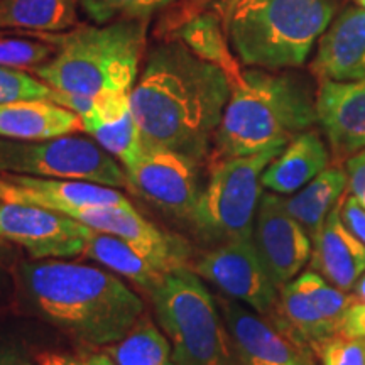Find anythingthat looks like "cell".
Masks as SVG:
<instances>
[{
	"label": "cell",
	"instance_id": "6da1fadb",
	"mask_svg": "<svg viewBox=\"0 0 365 365\" xmlns=\"http://www.w3.org/2000/svg\"><path fill=\"white\" fill-rule=\"evenodd\" d=\"M232 93L220 68L164 39L145 58L130 91L132 112L145 149H166L202 164L210 156Z\"/></svg>",
	"mask_w": 365,
	"mask_h": 365
},
{
	"label": "cell",
	"instance_id": "7a4b0ae2",
	"mask_svg": "<svg viewBox=\"0 0 365 365\" xmlns=\"http://www.w3.org/2000/svg\"><path fill=\"white\" fill-rule=\"evenodd\" d=\"M22 274L39 313L83 344H115L144 314L143 299L103 269L44 261L26 264Z\"/></svg>",
	"mask_w": 365,
	"mask_h": 365
},
{
	"label": "cell",
	"instance_id": "3957f363",
	"mask_svg": "<svg viewBox=\"0 0 365 365\" xmlns=\"http://www.w3.org/2000/svg\"><path fill=\"white\" fill-rule=\"evenodd\" d=\"M314 122L317 98L303 80L291 73L252 68L232 85L210 159L218 163L286 145Z\"/></svg>",
	"mask_w": 365,
	"mask_h": 365
},
{
	"label": "cell",
	"instance_id": "277c9868",
	"mask_svg": "<svg viewBox=\"0 0 365 365\" xmlns=\"http://www.w3.org/2000/svg\"><path fill=\"white\" fill-rule=\"evenodd\" d=\"M149 19H122L70 33L38 34L56 46L34 75L63 93L95 98L107 91H132L144 56Z\"/></svg>",
	"mask_w": 365,
	"mask_h": 365
},
{
	"label": "cell",
	"instance_id": "5b68a950",
	"mask_svg": "<svg viewBox=\"0 0 365 365\" xmlns=\"http://www.w3.org/2000/svg\"><path fill=\"white\" fill-rule=\"evenodd\" d=\"M222 16L242 65L277 71L307 63L331 24L335 0H234Z\"/></svg>",
	"mask_w": 365,
	"mask_h": 365
},
{
	"label": "cell",
	"instance_id": "8992f818",
	"mask_svg": "<svg viewBox=\"0 0 365 365\" xmlns=\"http://www.w3.org/2000/svg\"><path fill=\"white\" fill-rule=\"evenodd\" d=\"M149 298L176 365H234L222 312L198 274L188 267L164 274Z\"/></svg>",
	"mask_w": 365,
	"mask_h": 365
},
{
	"label": "cell",
	"instance_id": "52a82bcc",
	"mask_svg": "<svg viewBox=\"0 0 365 365\" xmlns=\"http://www.w3.org/2000/svg\"><path fill=\"white\" fill-rule=\"evenodd\" d=\"M286 145H274L250 156L212 163L190 223L202 239L223 244L250 239L262 196V173Z\"/></svg>",
	"mask_w": 365,
	"mask_h": 365
},
{
	"label": "cell",
	"instance_id": "ba28073f",
	"mask_svg": "<svg viewBox=\"0 0 365 365\" xmlns=\"http://www.w3.org/2000/svg\"><path fill=\"white\" fill-rule=\"evenodd\" d=\"M0 173L54 180L88 181L130 190L122 164L83 135H59L44 140L0 137Z\"/></svg>",
	"mask_w": 365,
	"mask_h": 365
},
{
	"label": "cell",
	"instance_id": "9c48e42d",
	"mask_svg": "<svg viewBox=\"0 0 365 365\" xmlns=\"http://www.w3.org/2000/svg\"><path fill=\"white\" fill-rule=\"evenodd\" d=\"M234 365H314L312 350L287 328L279 313L266 317L232 298H217Z\"/></svg>",
	"mask_w": 365,
	"mask_h": 365
},
{
	"label": "cell",
	"instance_id": "30bf717a",
	"mask_svg": "<svg viewBox=\"0 0 365 365\" xmlns=\"http://www.w3.org/2000/svg\"><path fill=\"white\" fill-rule=\"evenodd\" d=\"M195 272L212 282L227 298L254 312L274 317L279 308V289L274 286L250 239L228 240L215 245L196 262Z\"/></svg>",
	"mask_w": 365,
	"mask_h": 365
},
{
	"label": "cell",
	"instance_id": "8fae6325",
	"mask_svg": "<svg viewBox=\"0 0 365 365\" xmlns=\"http://www.w3.org/2000/svg\"><path fill=\"white\" fill-rule=\"evenodd\" d=\"M252 242L277 289L298 277L312 259L313 240L284 207L282 195L262 193Z\"/></svg>",
	"mask_w": 365,
	"mask_h": 365
},
{
	"label": "cell",
	"instance_id": "7c38bea8",
	"mask_svg": "<svg viewBox=\"0 0 365 365\" xmlns=\"http://www.w3.org/2000/svg\"><path fill=\"white\" fill-rule=\"evenodd\" d=\"M85 225L65 213L33 205L0 202V239L19 244L33 259L78 257Z\"/></svg>",
	"mask_w": 365,
	"mask_h": 365
},
{
	"label": "cell",
	"instance_id": "4fadbf2b",
	"mask_svg": "<svg viewBox=\"0 0 365 365\" xmlns=\"http://www.w3.org/2000/svg\"><path fill=\"white\" fill-rule=\"evenodd\" d=\"M66 215L124 240L163 274L188 267V244L145 220L134 207H85L71 210Z\"/></svg>",
	"mask_w": 365,
	"mask_h": 365
},
{
	"label": "cell",
	"instance_id": "5bb4252c",
	"mask_svg": "<svg viewBox=\"0 0 365 365\" xmlns=\"http://www.w3.org/2000/svg\"><path fill=\"white\" fill-rule=\"evenodd\" d=\"M200 164L166 149H145L137 166L127 171L130 190L170 215L190 222L202 186Z\"/></svg>",
	"mask_w": 365,
	"mask_h": 365
},
{
	"label": "cell",
	"instance_id": "9a60e30c",
	"mask_svg": "<svg viewBox=\"0 0 365 365\" xmlns=\"http://www.w3.org/2000/svg\"><path fill=\"white\" fill-rule=\"evenodd\" d=\"M0 202L33 205L65 215L85 207H132L118 188L112 186L12 173H0Z\"/></svg>",
	"mask_w": 365,
	"mask_h": 365
},
{
	"label": "cell",
	"instance_id": "2e32d148",
	"mask_svg": "<svg viewBox=\"0 0 365 365\" xmlns=\"http://www.w3.org/2000/svg\"><path fill=\"white\" fill-rule=\"evenodd\" d=\"M317 115L336 158L365 149V78L319 81Z\"/></svg>",
	"mask_w": 365,
	"mask_h": 365
},
{
	"label": "cell",
	"instance_id": "e0dca14e",
	"mask_svg": "<svg viewBox=\"0 0 365 365\" xmlns=\"http://www.w3.org/2000/svg\"><path fill=\"white\" fill-rule=\"evenodd\" d=\"M81 125L100 148L122 164L125 173L143 159L145 148L129 91H107L95 97L91 110L81 117Z\"/></svg>",
	"mask_w": 365,
	"mask_h": 365
},
{
	"label": "cell",
	"instance_id": "ac0fdd59",
	"mask_svg": "<svg viewBox=\"0 0 365 365\" xmlns=\"http://www.w3.org/2000/svg\"><path fill=\"white\" fill-rule=\"evenodd\" d=\"M312 71L319 81L365 78V9L346 7L318 41Z\"/></svg>",
	"mask_w": 365,
	"mask_h": 365
},
{
	"label": "cell",
	"instance_id": "d6986e66",
	"mask_svg": "<svg viewBox=\"0 0 365 365\" xmlns=\"http://www.w3.org/2000/svg\"><path fill=\"white\" fill-rule=\"evenodd\" d=\"M309 264L312 271L344 291H354L365 274V247L341 222L340 205L331 210L313 237Z\"/></svg>",
	"mask_w": 365,
	"mask_h": 365
},
{
	"label": "cell",
	"instance_id": "ffe728a7",
	"mask_svg": "<svg viewBox=\"0 0 365 365\" xmlns=\"http://www.w3.org/2000/svg\"><path fill=\"white\" fill-rule=\"evenodd\" d=\"M330 163L325 143L314 130H304L291 139L286 148L262 173L264 190L276 195H291L307 186Z\"/></svg>",
	"mask_w": 365,
	"mask_h": 365
},
{
	"label": "cell",
	"instance_id": "44dd1931",
	"mask_svg": "<svg viewBox=\"0 0 365 365\" xmlns=\"http://www.w3.org/2000/svg\"><path fill=\"white\" fill-rule=\"evenodd\" d=\"M83 132L75 112L49 100L0 103V137L16 140H44Z\"/></svg>",
	"mask_w": 365,
	"mask_h": 365
},
{
	"label": "cell",
	"instance_id": "7402d4cb",
	"mask_svg": "<svg viewBox=\"0 0 365 365\" xmlns=\"http://www.w3.org/2000/svg\"><path fill=\"white\" fill-rule=\"evenodd\" d=\"M168 39L181 41L191 53L220 68L230 80V85L242 78L240 63L232 51L223 16L215 9L196 14L178 27Z\"/></svg>",
	"mask_w": 365,
	"mask_h": 365
},
{
	"label": "cell",
	"instance_id": "603a6c76",
	"mask_svg": "<svg viewBox=\"0 0 365 365\" xmlns=\"http://www.w3.org/2000/svg\"><path fill=\"white\" fill-rule=\"evenodd\" d=\"M78 0H0V29L59 34L78 24Z\"/></svg>",
	"mask_w": 365,
	"mask_h": 365
},
{
	"label": "cell",
	"instance_id": "cb8c5ba5",
	"mask_svg": "<svg viewBox=\"0 0 365 365\" xmlns=\"http://www.w3.org/2000/svg\"><path fill=\"white\" fill-rule=\"evenodd\" d=\"M85 249L83 257L93 259L110 269L115 274H120L125 279H129L132 284L145 291L149 296L163 281L164 274L158 271L153 264L140 257L130 245H127L124 240L117 239L110 234L95 230L85 225Z\"/></svg>",
	"mask_w": 365,
	"mask_h": 365
},
{
	"label": "cell",
	"instance_id": "d4e9b609",
	"mask_svg": "<svg viewBox=\"0 0 365 365\" xmlns=\"http://www.w3.org/2000/svg\"><path fill=\"white\" fill-rule=\"evenodd\" d=\"M346 186L349 178L345 170L327 168L296 195L284 198V207L313 240L331 210L339 205Z\"/></svg>",
	"mask_w": 365,
	"mask_h": 365
},
{
	"label": "cell",
	"instance_id": "484cf974",
	"mask_svg": "<svg viewBox=\"0 0 365 365\" xmlns=\"http://www.w3.org/2000/svg\"><path fill=\"white\" fill-rule=\"evenodd\" d=\"M117 365H176L170 340L143 314L129 333L107 349Z\"/></svg>",
	"mask_w": 365,
	"mask_h": 365
},
{
	"label": "cell",
	"instance_id": "4316f807",
	"mask_svg": "<svg viewBox=\"0 0 365 365\" xmlns=\"http://www.w3.org/2000/svg\"><path fill=\"white\" fill-rule=\"evenodd\" d=\"M178 0H78L80 7L95 24L122 19H150L153 14L166 11Z\"/></svg>",
	"mask_w": 365,
	"mask_h": 365
},
{
	"label": "cell",
	"instance_id": "83f0119b",
	"mask_svg": "<svg viewBox=\"0 0 365 365\" xmlns=\"http://www.w3.org/2000/svg\"><path fill=\"white\" fill-rule=\"evenodd\" d=\"M56 53V46L43 38L0 36V66L31 70L43 65Z\"/></svg>",
	"mask_w": 365,
	"mask_h": 365
},
{
	"label": "cell",
	"instance_id": "f1b7e54d",
	"mask_svg": "<svg viewBox=\"0 0 365 365\" xmlns=\"http://www.w3.org/2000/svg\"><path fill=\"white\" fill-rule=\"evenodd\" d=\"M56 90L46 85L38 76L29 75L21 68L0 66V103L22 100H49L54 102Z\"/></svg>",
	"mask_w": 365,
	"mask_h": 365
},
{
	"label": "cell",
	"instance_id": "f546056e",
	"mask_svg": "<svg viewBox=\"0 0 365 365\" xmlns=\"http://www.w3.org/2000/svg\"><path fill=\"white\" fill-rule=\"evenodd\" d=\"M232 2H234V0H178L175 6H171V11L163 17L161 24H159L156 29V34L159 33V36L168 39L182 22L195 17L196 14L208 11V9L212 7L223 14V11H225Z\"/></svg>",
	"mask_w": 365,
	"mask_h": 365
},
{
	"label": "cell",
	"instance_id": "4dcf8cb0",
	"mask_svg": "<svg viewBox=\"0 0 365 365\" xmlns=\"http://www.w3.org/2000/svg\"><path fill=\"white\" fill-rule=\"evenodd\" d=\"M322 365H365V339L335 335L319 350Z\"/></svg>",
	"mask_w": 365,
	"mask_h": 365
},
{
	"label": "cell",
	"instance_id": "1f68e13d",
	"mask_svg": "<svg viewBox=\"0 0 365 365\" xmlns=\"http://www.w3.org/2000/svg\"><path fill=\"white\" fill-rule=\"evenodd\" d=\"M39 365H117L108 354H59L43 352L38 355Z\"/></svg>",
	"mask_w": 365,
	"mask_h": 365
},
{
	"label": "cell",
	"instance_id": "d6a6232c",
	"mask_svg": "<svg viewBox=\"0 0 365 365\" xmlns=\"http://www.w3.org/2000/svg\"><path fill=\"white\" fill-rule=\"evenodd\" d=\"M340 217L349 232L365 247V207L360 205L354 196H349L340 205Z\"/></svg>",
	"mask_w": 365,
	"mask_h": 365
},
{
	"label": "cell",
	"instance_id": "836d02e7",
	"mask_svg": "<svg viewBox=\"0 0 365 365\" xmlns=\"http://www.w3.org/2000/svg\"><path fill=\"white\" fill-rule=\"evenodd\" d=\"M345 173L349 178L350 193L365 207V149L346 158Z\"/></svg>",
	"mask_w": 365,
	"mask_h": 365
},
{
	"label": "cell",
	"instance_id": "e575fe53",
	"mask_svg": "<svg viewBox=\"0 0 365 365\" xmlns=\"http://www.w3.org/2000/svg\"><path fill=\"white\" fill-rule=\"evenodd\" d=\"M354 293H355L354 294L355 299L365 303V274H362V277H360V279L357 281V284H355Z\"/></svg>",
	"mask_w": 365,
	"mask_h": 365
},
{
	"label": "cell",
	"instance_id": "d590c367",
	"mask_svg": "<svg viewBox=\"0 0 365 365\" xmlns=\"http://www.w3.org/2000/svg\"><path fill=\"white\" fill-rule=\"evenodd\" d=\"M354 2H355V6L365 9V0H354Z\"/></svg>",
	"mask_w": 365,
	"mask_h": 365
},
{
	"label": "cell",
	"instance_id": "8d00e7d4",
	"mask_svg": "<svg viewBox=\"0 0 365 365\" xmlns=\"http://www.w3.org/2000/svg\"><path fill=\"white\" fill-rule=\"evenodd\" d=\"M7 34V31H2V29H0V36H6Z\"/></svg>",
	"mask_w": 365,
	"mask_h": 365
},
{
	"label": "cell",
	"instance_id": "74e56055",
	"mask_svg": "<svg viewBox=\"0 0 365 365\" xmlns=\"http://www.w3.org/2000/svg\"><path fill=\"white\" fill-rule=\"evenodd\" d=\"M2 240H4V239H0V242H2Z\"/></svg>",
	"mask_w": 365,
	"mask_h": 365
}]
</instances>
